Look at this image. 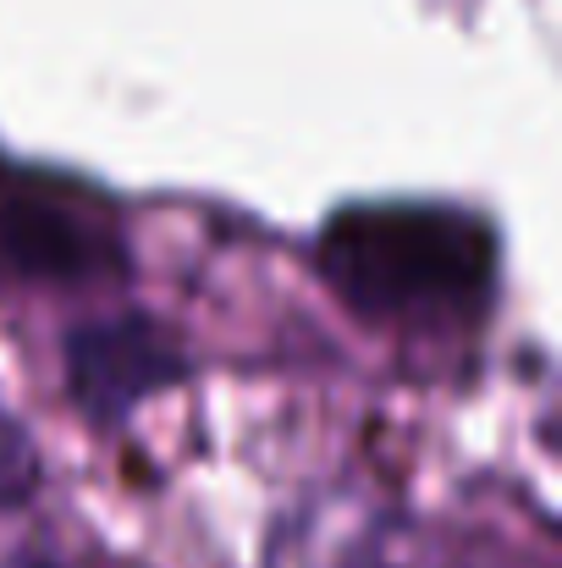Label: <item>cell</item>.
<instances>
[{
	"label": "cell",
	"mask_w": 562,
	"mask_h": 568,
	"mask_svg": "<svg viewBox=\"0 0 562 568\" xmlns=\"http://www.w3.org/2000/svg\"><path fill=\"white\" fill-rule=\"evenodd\" d=\"M497 226L463 204H343L315 237V271L370 326L458 332L491 310L497 293Z\"/></svg>",
	"instance_id": "obj_1"
},
{
	"label": "cell",
	"mask_w": 562,
	"mask_h": 568,
	"mask_svg": "<svg viewBox=\"0 0 562 568\" xmlns=\"http://www.w3.org/2000/svg\"><path fill=\"white\" fill-rule=\"evenodd\" d=\"M0 265L39 287H94L127 271V243L72 183H17L0 199Z\"/></svg>",
	"instance_id": "obj_2"
},
{
	"label": "cell",
	"mask_w": 562,
	"mask_h": 568,
	"mask_svg": "<svg viewBox=\"0 0 562 568\" xmlns=\"http://www.w3.org/2000/svg\"><path fill=\"white\" fill-rule=\"evenodd\" d=\"M67 392L72 403L100 425H122L139 403L172 392L187 381V348L183 337L155 321V315H139V310H122V315H100V321H83L67 332Z\"/></svg>",
	"instance_id": "obj_3"
},
{
	"label": "cell",
	"mask_w": 562,
	"mask_h": 568,
	"mask_svg": "<svg viewBox=\"0 0 562 568\" xmlns=\"http://www.w3.org/2000/svg\"><path fill=\"white\" fill-rule=\"evenodd\" d=\"M0 568H55L50 558H33V552H22V558H11V564H0Z\"/></svg>",
	"instance_id": "obj_4"
},
{
	"label": "cell",
	"mask_w": 562,
	"mask_h": 568,
	"mask_svg": "<svg viewBox=\"0 0 562 568\" xmlns=\"http://www.w3.org/2000/svg\"><path fill=\"white\" fill-rule=\"evenodd\" d=\"M343 568H397V564H380V558H354V564H343Z\"/></svg>",
	"instance_id": "obj_5"
}]
</instances>
